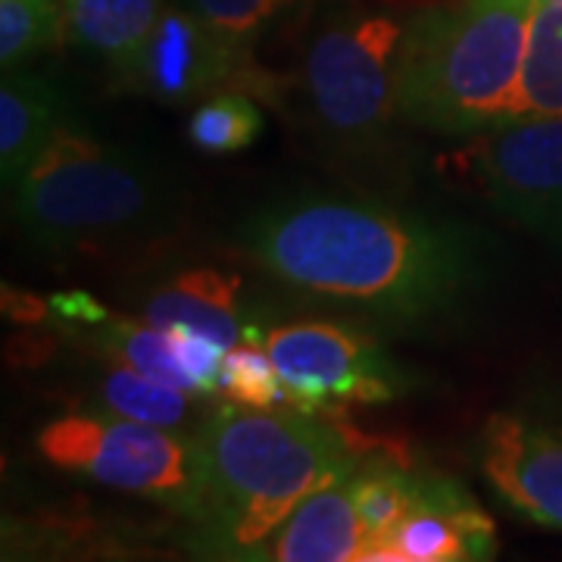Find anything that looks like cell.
<instances>
[{
  "label": "cell",
  "mask_w": 562,
  "mask_h": 562,
  "mask_svg": "<svg viewBox=\"0 0 562 562\" xmlns=\"http://www.w3.org/2000/svg\"><path fill=\"white\" fill-rule=\"evenodd\" d=\"M232 50L254 60V50L303 10L306 0H181Z\"/></svg>",
  "instance_id": "obj_20"
},
{
  "label": "cell",
  "mask_w": 562,
  "mask_h": 562,
  "mask_svg": "<svg viewBox=\"0 0 562 562\" xmlns=\"http://www.w3.org/2000/svg\"><path fill=\"white\" fill-rule=\"evenodd\" d=\"M94 406L98 413L120 416V419L160 425V428H181L191 416L188 391L162 384L138 369L116 362L106 366L94 384Z\"/></svg>",
  "instance_id": "obj_17"
},
{
  "label": "cell",
  "mask_w": 562,
  "mask_h": 562,
  "mask_svg": "<svg viewBox=\"0 0 562 562\" xmlns=\"http://www.w3.org/2000/svg\"><path fill=\"white\" fill-rule=\"evenodd\" d=\"M50 313L60 325H85V328H98L110 319V310L98 297H91L88 291H63L50 297Z\"/></svg>",
  "instance_id": "obj_24"
},
{
  "label": "cell",
  "mask_w": 562,
  "mask_h": 562,
  "mask_svg": "<svg viewBox=\"0 0 562 562\" xmlns=\"http://www.w3.org/2000/svg\"><path fill=\"white\" fill-rule=\"evenodd\" d=\"M538 0H457L403 25L394 60L397 120L447 138L506 122L522 79Z\"/></svg>",
  "instance_id": "obj_3"
},
{
  "label": "cell",
  "mask_w": 562,
  "mask_h": 562,
  "mask_svg": "<svg viewBox=\"0 0 562 562\" xmlns=\"http://www.w3.org/2000/svg\"><path fill=\"white\" fill-rule=\"evenodd\" d=\"M201 525L210 557L260 560L266 543L306 497L350 482L360 457L316 413L225 406L194 431Z\"/></svg>",
  "instance_id": "obj_2"
},
{
  "label": "cell",
  "mask_w": 562,
  "mask_h": 562,
  "mask_svg": "<svg viewBox=\"0 0 562 562\" xmlns=\"http://www.w3.org/2000/svg\"><path fill=\"white\" fill-rule=\"evenodd\" d=\"M220 394L228 403L250 409H281L288 403V387L279 369L260 344H238L225 353L220 375Z\"/></svg>",
  "instance_id": "obj_22"
},
{
  "label": "cell",
  "mask_w": 562,
  "mask_h": 562,
  "mask_svg": "<svg viewBox=\"0 0 562 562\" xmlns=\"http://www.w3.org/2000/svg\"><path fill=\"white\" fill-rule=\"evenodd\" d=\"M69 101L54 79L10 69L0 81V176L10 191L41 147L66 125Z\"/></svg>",
  "instance_id": "obj_12"
},
{
  "label": "cell",
  "mask_w": 562,
  "mask_h": 562,
  "mask_svg": "<svg viewBox=\"0 0 562 562\" xmlns=\"http://www.w3.org/2000/svg\"><path fill=\"white\" fill-rule=\"evenodd\" d=\"M538 3H562V0H538Z\"/></svg>",
  "instance_id": "obj_26"
},
{
  "label": "cell",
  "mask_w": 562,
  "mask_h": 562,
  "mask_svg": "<svg viewBox=\"0 0 562 562\" xmlns=\"http://www.w3.org/2000/svg\"><path fill=\"white\" fill-rule=\"evenodd\" d=\"M362 525L347 482L306 497L279 535L266 543L260 560L272 562H347L362 550Z\"/></svg>",
  "instance_id": "obj_14"
},
{
  "label": "cell",
  "mask_w": 562,
  "mask_h": 562,
  "mask_svg": "<svg viewBox=\"0 0 562 562\" xmlns=\"http://www.w3.org/2000/svg\"><path fill=\"white\" fill-rule=\"evenodd\" d=\"M479 465L506 506L562 531V425L519 409L494 413L479 435Z\"/></svg>",
  "instance_id": "obj_9"
},
{
  "label": "cell",
  "mask_w": 562,
  "mask_h": 562,
  "mask_svg": "<svg viewBox=\"0 0 562 562\" xmlns=\"http://www.w3.org/2000/svg\"><path fill=\"white\" fill-rule=\"evenodd\" d=\"M262 128L266 120L257 101L238 88H222L194 106L188 120V140L201 154L228 157L254 147Z\"/></svg>",
  "instance_id": "obj_19"
},
{
  "label": "cell",
  "mask_w": 562,
  "mask_h": 562,
  "mask_svg": "<svg viewBox=\"0 0 562 562\" xmlns=\"http://www.w3.org/2000/svg\"><path fill=\"white\" fill-rule=\"evenodd\" d=\"M235 241L281 288L406 328L460 319L491 281L484 235L347 191L303 188L260 203Z\"/></svg>",
  "instance_id": "obj_1"
},
{
  "label": "cell",
  "mask_w": 562,
  "mask_h": 562,
  "mask_svg": "<svg viewBox=\"0 0 562 562\" xmlns=\"http://www.w3.org/2000/svg\"><path fill=\"white\" fill-rule=\"evenodd\" d=\"M266 353L288 387L291 409L325 413L344 403L379 406L401 397L409 379L360 328L291 322L266 331Z\"/></svg>",
  "instance_id": "obj_7"
},
{
  "label": "cell",
  "mask_w": 562,
  "mask_h": 562,
  "mask_svg": "<svg viewBox=\"0 0 562 562\" xmlns=\"http://www.w3.org/2000/svg\"><path fill=\"white\" fill-rule=\"evenodd\" d=\"M347 487L366 535L357 560L401 562L391 538L413 513L425 509V475L409 472L403 462L379 460L357 472Z\"/></svg>",
  "instance_id": "obj_15"
},
{
  "label": "cell",
  "mask_w": 562,
  "mask_h": 562,
  "mask_svg": "<svg viewBox=\"0 0 562 562\" xmlns=\"http://www.w3.org/2000/svg\"><path fill=\"white\" fill-rule=\"evenodd\" d=\"M166 206L169 188L157 166L69 122L10 188L22 235L57 254L138 235L162 220Z\"/></svg>",
  "instance_id": "obj_4"
},
{
  "label": "cell",
  "mask_w": 562,
  "mask_h": 562,
  "mask_svg": "<svg viewBox=\"0 0 562 562\" xmlns=\"http://www.w3.org/2000/svg\"><path fill=\"white\" fill-rule=\"evenodd\" d=\"M38 453L54 469L103 487L166 503L194 519L201 497L198 438L106 413L63 416L38 431Z\"/></svg>",
  "instance_id": "obj_6"
},
{
  "label": "cell",
  "mask_w": 562,
  "mask_h": 562,
  "mask_svg": "<svg viewBox=\"0 0 562 562\" xmlns=\"http://www.w3.org/2000/svg\"><path fill=\"white\" fill-rule=\"evenodd\" d=\"M475 503V501H472ZM469 506V503H465ZM460 509H435L425 506L413 513L391 538L401 562H460L472 560L469 538L460 525Z\"/></svg>",
  "instance_id": "obj_23"
},
{
  "label": "cell",
  "mask_w": 562,
  "mask_h": 562,
  "mask_svg": "<svg viewBox=\"0 0 562 562\" xmlns=\"http://www.w3.org/2000/svg\"><path fill=\"white\" fill-rule=\"evenodd\" d=\"M3 313L20 325H44L47 319H54L50 301H41L38 294H29L10 284H3Z\"/></svg>",
  "instance_id": "obj_25"
},
{
  "label": "cell",
  "mask_w": 562,
  "mask_h": 562,
  "mask_svg": "<svg viewBox=\"0 0 562 562\" xmlns=\"http://www.w3.org/2000/svg\"><path fill=\"white\" fill-rule=\"evenodd\" d=\"M562 116V3H538L509 120Z\"/></svg>",
  "instance_id": "obj_16"
},
{
  "label": "cell",
  "mask_w": 562,
  "mask_h": 562,
  "mask_svg": "<svg viewBox=\"0 0 562 562\" xmlns=\"http://www.w3.org/2000/svg\"><path fill=\"white\" fill-rule=\"evenodd\" d=\"M128 81L157 103L203 101L228 85L254 81V60L232 50L181 0L162 10Z\"/></svg>",
  "instance_id": "obj_10"
},
{
  "label": "cell",
  "mask_w": 562,
  "mask_h": 562,
  "mask_svg": "<svg viewBox=\"0 0 562 562\" xmlns=\"http://www.w3.org/2000/svg\"><path fill=\"white\" fill-rule=\"evenodd\" d=\"M63 32V0H0L3 72L44 54Z\"/></svg>",
  "instance_id": "obj_21"
},
{
  "label": "cell",
  "mask_w": 562,
  "mask_h": 562,
  "mask_svg": "<svg viewBox=\"0 0 562 562\" xmlns=\"http://www.w3.org/2000/svg\"><path fill=\"white\" fill-rule=\"evenodd\" d=\"M94 341L110 360L125 362V366L138 369V372L157 379V382L172 384V387L194 394V382H191V375H188V369L181 362L179 341H176L172 328L110 316L103 325H98Z\"/></svg>",
  "instance_id": "obj_18"
},
{
  "label": "cell",
  "mask_w": 562,
  "mask_h": 562,
  "mask_svg": "<svg viewBox=\"0 0 562 562\" xmlns=\"http://www.w3.org/2000/svg\"><path fill=\"white\" fill-rule=\"evenodd\" d=\"M406 22L387 10L347 7L319 22L303 57V91L313 125L341 154L379 150L394 103V60Z\"/></svg>",
  "instance_id": "obj_5"
},
{
  "label": "cell",
  "mask_w": 562,
  "mask_h": 562,
  "mask_svg": "<svg viewBox=\"0 0 562 562\" xmlns=\"http://www.w3.org/2000/svg\"><path fill=\"white\" fill-rule=\"evenodd\" d=\"M465 176L491 210L562 244V116L509 120L475 135Z\"/></svg>",
  "instance_id": "obj_8"
},
{
  "label": "cell",
  "mask_w": 562,
  "mask_h": 562,
  "mask_svg": "<svg viewBox=\"0 0 562 562\" xmlns=\"http://www.w3.org/2000/svg\"><path fill=\"white\" fill-rule=\"evenodd\" d=\"M169 0H63V35L128 79Z\"/></svg>",
  "instance_id": "obj_13"
},
{
  "label": "cell",
  "mask_w": 562,
  "mask_h": 562,
  "mask_svg": "<svg viewBox=\"0 0 562 562\" xmlns=\"http://www.w3.org/2000/svg\"><path fill=\"white\" fill-rule=\"evenodd\" d=\"M140 319L160 328H194L225 350L238 347L244 328L257 322L247 316L241 279L220 269H181L154 284L144 294Z\"/></svg>",
  "instance_id": "obj_11"
}]
</instances>
